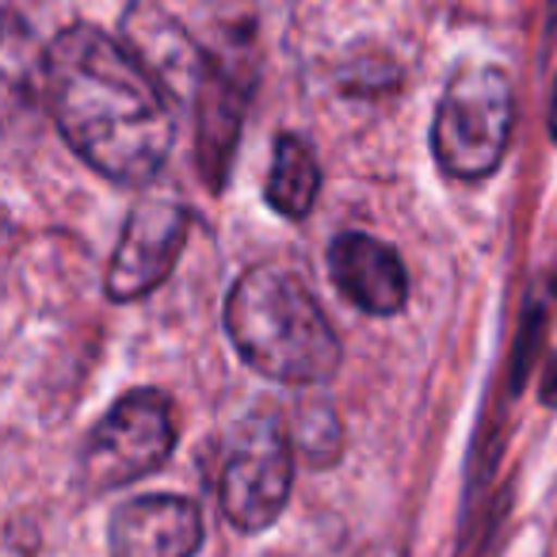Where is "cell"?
Listing matches in <instances>:
<instances>
[{
  "label": "cell",
  "mask_w": 557,
  "mask_h": 557,
  "mask_svg": "<svg viewBox=\"0 0 557 557\" xmlns=\"http://www.w3.org/2000/svg\"><path fill=\"white\" fill-rule=\"evenodd\" d=\"M356 557H409L401 546H389V542H382V546H367L363 554H356Z\"/></svg>",
  "instance_id": "14"
},
{
  "label": "cell",
  "mask_w": 557,
  "mask_h": 557,
  "mask_svg": "<svg viewBox=\"0 0 557 557\" xmlns=\"http://www.w3.org/2000/svg\"><path fill=\"white\" fill-rule=\"evenodd\" d=\"M321 191V169L313 157L310 141L295 138V134H278L275 153H271V172H268V202L283 218L298 222L313 210Z\"/></svg>",
  "instance_id": "10"
},
{
  "label": "cell",
  "mask_w": 557,
  "mask_h": 557,
  "mask_svg": "<svg viewBox=\"0 0 557 557\" xmlns=\"http://www.w3.org/2000/svg\"><path fill=\"white\" fill-rule=\"evenodd\" d=\"M225 329L240 359L271 382L313 386L341 367V341L313 290L275 263H260L233 283Z\"/></svg>",
  "instance_id": "3"
},
{
  "label": "cell",
  "mask_w": 557,
  "mask_h": 557,
  "mask_svg": "<svg viewBox=\"0 0 557 557\" xmlns=\"http://www.w3.org/2000/svg\"><path fill=\"white\" fill-rule=\"evenodd\" d=\"M542 401H546V405H557V356L549 359L546 379H542Z\"/></svg>",
  "instance_id": "13"
},
{
  "label": "cell",
  "mask_w": 557,
  "mask_h": 557,
  "mask_svg": "<svg viewBox=\"0 0 557 557\" xmlns=\"http://www.w3.org/2000/svg\"><path fill=\"white\" fill-rule=\"evenodd\" d=\"M516 126V92L496 65H466L447 81L435 108V161L455 180H481L500 169Z\"/></svg>",
  "instance_id": "4"
},
{
  "label": "cell",
  "mask_w": 557,
  "mask_h": 557,
  "mask_svg": "<svg viewBox=\"0 0 557 557\" xmlns=\"http://www.w3.org/2000/svg\"><path fill=\"white\" fill-rule=\"evenodd\" d=\"M290 485H295V440L283 420L268 409L245 417L233 428L218 470V504L225 519L245 534L263 531L283 516Z\"/></svg>",
  "instance_id": "5"
},
{
  "label": "cell",
  "mask_w": 557,
  "mask_h": 557,
  "mask_svg": "<svg viewBox=\"0 0 557 557\" xmlns=\"http://www.w3.org/2000/svg\"><path fill=\"white\" fill-rule=\"evenodd\" d=\"M546 126H549V138L557 141V81H554V96H549V119H546Z\"/></svg>",
  "instance_id": "15"
},
{
  "label": "cell",
  "mask_w": 557,
  "mask_h": 557,
  "mask_svg": "<svg viewBox=\"0 0 557 557\" xmlns=\"http://www.w3.org/2000/svg\"><path fill=\"white\" fill-rule=\"evenodd\" d=\"M554 20H557V0H554Z\"/></svg>",
  "instance_id": "16"
},
{
  "label": "cell",
  "mask_w": 557,
  "mask_h": 557,
  "mask_svg": "<svg viewBox=\"0 0 557 557\" xmlns=\"http://www.w3.org/2000/svg\"><path fill=\"white\" fill-rule=\"evenodd\" d=\"M123 42L169 103L191 108L199 169L222 187L252 92V27L218 0H131Z\"/></svg>",
  "instance_id": "2"
},
{
  "label": "cell",
  "mask_w": 557,
  "mask_h": 557,
  "mask_svg": "<svg viewBox=\"0 0 557 557\" xmlns=\"http://www.w3.org/2000/svg\"><path fill=\"white\" fill-rule=\"evenodd\" d=\"M542 344V310L539 306H531L523 318V329H519V344H516V382L523 386L527 371H531V359L534 351H539Z\"/></svg>",
  "instance_id": "12"
},
{
  "label": "cell",
  "mask_w": 557,
  "mask_h": 557,
  "mask_svg": "<svg viewBox=\"0 0 557 557\" xmlns=\"http://www.w3.org/2000/svg\"><path fill=\"white\" fill-rule=\"evenodd\" d=\"M176 447L172 405L157 389H134L108 409L92 428L77 462V478L88 493H111L146 473L161 470Z\"/></svg>",
  "instance_id": "6"
},
{
  "label": "cell",
  "mask_w": 557,
  "mask_h": 557,
  "mask_svg": "<svg viewBox=\"0 0 557 557\" xmlns=\"http://www.w3.org/2000/svg\"><path fill=\"white\" fill-rule=\"evenodd\" d=\"M47 100L81 161L115 184H146L176 141L169 96L123 39L77 24L47 50Z\"/></svg>",
  "instance_id": "1"
},
{
  "label": "cell",
  "mask_w": 557,
  "mask_h": 557,
  "mask_svg": "<svg viewBox=\"0 0 557 557\" xmlns=\"http://www.w3.org/2000/svg\"><path fill=\"white\" fill-rule=\"evenodd\" d=\"M333 283L351 306L389 318L409 302V271L386 240L371 233H341L329 248Z\"/></svg>",
  "instance_id": "9"
},
{
  "label": "cell",
  "mask_w": 557,
  "mask_h": 557,
  "mask_svg": "<svg viewBox=\"0 0 557 557\" xmlns=\"http://www.w3.org/2000/svg\"><path fill=\"white\" fill-rule=\"evenodd\" d=\"M290 440L306 462L329 466L333 458H341V420L329 405H302Z\"/></svg>",
  "instance_id": "11"
},
{
  "label": "cell",
  "mask_w": 557,
  "mask_h": 557,
  "mask_svg": "<svg viewBox=\"0 0 557 557\" xmlns=\"http://www.w3.org/2000/svg\"><path fill=\"white\" fill-rule=\"evenodd\" d=\"M184 240L187 210L180 202L153 199L134 207L115 245V256H111L108 295L115 302H134V298L161 287L184 252Z\"/></svg>",
  "instance_id": "7"
},
{
  "label": "cell",
  "mask_w": 557,
  "mask_h": 557,
  "mask_svg": "<svg viewBox=\"0 0 557 557\" xmlns=\"http://www.w3.org/2000/svg\"><path fill=\"white\" fill-rule=\"evenodd\" d=\"M202 546V511L187 496L157 493L126 500L111 516V557H195Z\"/></svg>",
  "instance_id": "8"
}]
</instances>
